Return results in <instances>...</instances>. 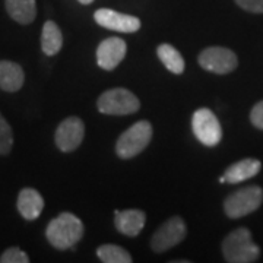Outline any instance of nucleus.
Returning a JSON list of instances; mask_svg holds the SVG:
<instances>
[{
  "mask_svg": "<svg viewBox=\"0 0 263 263\" xmlns=\"http://www.w3.org/2000/svg\"><path fill=\"white\" fill-rule=\"evenodd\" d=\"M84 235L82 221L70 212H63L51 219L46 228V237L48 243L54 249L66 250L73 249L76 243L81 241Z\"/></svg>",
  "mask_w": 263,
  "mask_h": 263,
  "instance_id": "1",
  "label": "nucleus"
},
{
  "mask_svg": "<svg viewBox=\"0 0 263 263\" xmlns=\"http://www.w3.org/2000/svg\"><path fill=\"white\" fill-rule=\"evenodd\" d=\"M222 254L230 263H252L259 259V246L252 240V233L241 227L227 235L222 241Z\"/></svg>",
  "mask_w": 263,
  "mask_h": 263,
  "instance_id": "2",
  "label": "nucleus"
},
{
  "mask_svg": "<svg viewBox=\"0 0 263 263\" xmlns=\"http://www.w3.org/2000/svg\"><path fill=\"white\" fill-rule=\"evenodd\" d=\"M152 124L148 120L132 124L126 132H123L116 143V152L123 160H129L139 155L149 145L152 139Z\"/></svg>",
  "mask_w": 263,
  "mask_h": 263,
  "instance_id": "3",
  "label": "nucleus"
},
{
  "mask_svg": "<svg viewBox=\"0 0 263 263\" xmlns=\"http://www.w3.org/2000/svg\"><path fill=\"white\" fill-rule=\"evenodd\" d=\"M97 108L100 113L107 116H129L141 108V101L129 89L113 88L100 95Z\"/></svg>",
  "mask_w": 263,
  "mask_h": 263,
  "instance_id": "4",
  "label": "nucleus"
},
{
  "mask_svg": "<svg viewBox=\"0 0 263 263\" xmlns=\"http://www.w3.org/2000/svg\"><path fill=\"white\" fill-rule=\"evenodd\" d=\"M263 202V190L259 186H247L228 195L224 200V211L228 218H243L254 212Z\"/></svg>",
  "mask_w": 263,
  "mask_h": 263,
  "instance_id": "5",
  "label": "nucleus"
},
{
  "mask_svg": "<svg viewBox=\"0 0 263 263\" xmlns=\"http://www.w3.org/2000/svg\"><path fill=\"white\" fill-rule=\"evenodd\" d=\"M187 234V227L183 218L171 216L154 233L151 238V249L155 253H164L174 246L180 245Z\"/></svg>",
  "mask_w": 263,
  "mask_h": 263,
  "instance_id": "6",
  "label": "nucleus"
},
{
  "mask_svg": "<svg viewBox=\"0 0 263 263\" xmlns=\"http://www.w3.org/2000/svg\"><path fill=\"white\" fill-rule=\"evenodd\" d=\"M192 129L197 141L205 146H216L222 139V127L214 111L199 108L192 117Z\"/></svg>",
  "mask_w": 263,
  "mask_h": 263,
  "instance_id": "7",
  "label": "nucleus"
},
{
  "mask_svg": "<svg viewBox=\"0 0 263 263\" xmlns=\"http://www.w3.org/2000/svg\"><path fill=\"white\" fill-rule=\"evenodd\" d=\"M197 60L205 70L216 75H227L235 70V67L238 66V59L235 53L227 47L205 48L199 54Z\"/></svg>",
  "mask_w": 263,
  "mask_h": 263,
  "instance_id": "8",
  "label": "nucleus"
},
{
  "mask_svg": "<svg viewBox=\"0 0 263 263\" xmlns=\"http://www.w3.org/2000/svg\"><path fill=\"white\" fill-rule=\"evenodd\" d=\"M85 136L84 122L76 117L70 116L59 124L54 135L56 146L62 152H73L79 148Z\"/></svg>",
  "mask_w": 263,
  "mask_h": 263,
  "instance_id": "9",
  "label": "nucleus"
},
{
  "mask_svg": "<svg viewBox=\"0 0 263 263\" xmlns=\"http://www.w3.org/2000/svg\"><path fill=\"white\" fill-rule=\"evenodd\" d=\"M94 19L100 27L123 34H133L142 27L139 18L113 9H98L94 13Z\"/></svg>",
  "mask_w": 263,
  "mask_h": 263,
  "instance_id": "10",
  "label": "nucleus"
},
{
  "mask_svg": "<svg viewBox=\"0 0 263 263\" xmlns=\"http://www.w3.org/2000/svg\"><path fill=\"white\" fill-rule=\"evenodd\" d=\"M127 53L124 40L119 37L105 38L97 48V63L104 70H113L122 63Z\"/></svg>",
  "mask_w": 263,
  "mask_h": 263,
  "instance_id": "11",
  "label": "nucleus"
},
{
  "mask_svg": "<svg viewBox=\"0 0 263 263\" xmlns=\"http://www.w3.org/2000/svg\"><path fill=\"white\" fill-rule=\"evenodd\" d=\"M146 222V215L141 209H126L114 212L116 228L124 235L136 237L141 233Z\"/></svg>",
  "mask_w": 263,
  "mask_h": 263,
  "instance_id": "12",
  "label": "nucleus"
},
{
  "mask_svg": "<svg viewBox=\"0 0 263 263\" xmlns=\"http://www.w3.org/2000/svg\"><path fill=\"white\" fill-rule=\"evenodd\" d=\"M260 168H262L260 161L254 160V158L237 161L226 170L222 177H219V183H230V184L241 183V181H246V180L257 176Z\"/></svg>",
  "mask_w": 263,
  "mask_h": 263,
  "instance_id": "13",
  "label": "nucleus"
},
{
  "mask_svg": "<svg viewBox=\"0 0 263 263\" xmlns=\"http://www.w3.org/2000/svg\"><path fill=\"white\" fill-rule=\"evenodd\" d=\"M16 206L21 216L27 221H34L44 209V199L40 192L32 187H25L19 192Z\"/></svg>",
  "mask_w": 263,
  "mask_h": 263,
  "instance_id": "14",
  "label": "nucleus"
},
{
  "mask_svg": "<svg viewBox=\"0 0 263 263\" xmlns=\"http://www.w3.org/2000/svg\"><path fill=\"white\" fill-rule=\"evenodd\" d=\"M24 69L10 60H0V89L6 92H18L24 86Z\"/></svg>",
  "mask_w": 263,
  "mask_h": 263,
  "instance_id": "15",
  "label": "nucleus"
},
{
  "mask_svg": "<svg viewBox=\"0 0 263 263\" xmlns=\"http://www.w3.org/2000/svg\"><path fill=\"white\" fill-rule=\"evenodd\" d=\"M5 6L10 18L21 25H28L37 18L35 0H5Z\"/></svg>",
  "mask_w": 263,
  "mask_h": 263,
  "instance_id": "16",
  "label": "nucleus"
},
{
  "mask_svg": "<svg viewBox=\"0 0 263 263\" xmlns=\"http://www.w3.org/2000/svg\"><path fill=\"white\" fill-rule=\"evenodd\" d=\"M63 47V35L56 22L47 21L41 32V50L46 56H56Z\"/></svg>",
  "mask_w": 263,
  "mask_h": 263,
  "instance_id": "17",
  "label": "nucleus"
},
{
  "mask_svg": "<svg viewBox=\"0 0 263 263\" xmlns=\"http://www.w3.org/2000/svg\"><path fill=\"white\" fill-rule=\"evenodd\" d=\"M158 59L162 62V65L168 69L174 75H181L184 72V59L180 54V51L171 44H161L157 48Z\"/></svg>",
  "mask_w": 263,
  "mask_h": 263,
  "instance_id": "18",
  "label": "nucleus"
},
{
  "mask_svg": "<svg viewBox=\"0 0 263 263\" xmlns=\"http://www.w3.org/2000/svg\"><path fill=\"white\" fill-rule=\"evenodd\" d=\"M98 259L104 263H132L130 253L124 250L122 246L103 245L97 249Z\"/></svg>",
  "mask_w": 263,
  "mask_h": 263,
  "instance_id": "19",
  "label": "nucleus"
},
{
  "mask_svg": "<svg viewBox=\"0 0 263 263\" xmlns=\"http://www.w3.org/2000/svg\"><path fill=\"white\" fill-rule=\"evenodd\" d=\"M13 148V132L8 120L0 113V155H8Z\"/></svg>",
  "mask_w": 263,
  "mask_h": 263,
  "instance_id": "20",
  "label": "nucleus"
},
{
  "mask_svg": "<svg viewBox=\"0 0 263 263\" xmlns=\"http://www.w3.org/2000/svg\"><path fill=\"white\" fill-rule=\"evenodd\" d=\"M28 254L19 247H9L0 256V263H28Z\"/></svg>",
  "mask_w": 263,
  "mask_h": 263,
  "instance_id": "21",
  "label": "nucleus"
},
{
  "mask_svg": "<svg viewBox=\"0 0 263 263\" xmlns=\"http://www.w3.org/2000/svg\"><path fill=\"white\" fill-rule=\"evenodd\" d=\"M241 9L252 13H263V0H234Z\"/></svg>",
  "mask_w": 263,
  "mask_h": 263,
  "instance_id": "22",
  "label": "nucleus"
},
{
  "mask_svg": "<svg viewBox=\"0 0 263 263\" xmlns=\"http://www.w3.org/2000/svg\"><path fill=\"white\" fill-rule=\"evenodd\" d=\"M250 122H252L254 127L263 130V101L254 104V107L252 108V113H250Z\"/></svg>",
  "mask_w": 263,
  "mask_h": 263,
  "instance_id": "23",
  "label": "nucleus"
},
{
  "mask_svg": "<svg viewBox=\"0 0 263 263\" xmlns=\"http://www.w3.org/2000/svg\"><path fill=\"white\" fill-rule=\"evenodd\" d=\"M81 5H91L92 2H95V0H78Z\"/></svg>",
  "mask_w": 263,
  "mask_h": 263,
  "instance_id": "24",
  "label": "nucleus"
}]
</instances>
